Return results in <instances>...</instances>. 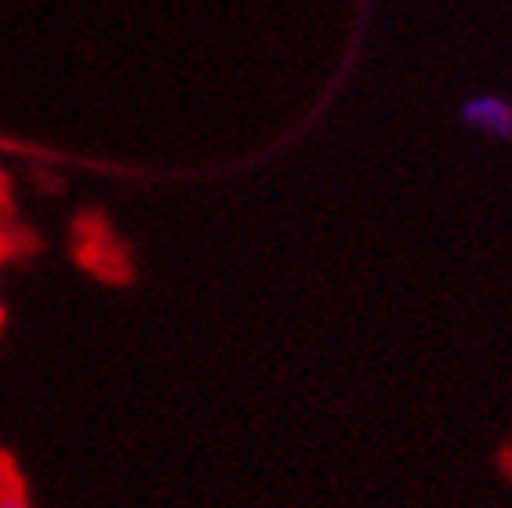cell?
Wrapping results in <instances>:
<instances>
[{
    "mask_svg": "<svg viewBox=\"0 0 512 508\" xmlns=\"http://www.w3.org/2000/svg\"><path fill=\"white\" fill-rule=\"evenodd\" d=\"M73 258L80 269H88L91 276H99L106 284H128L135 276L128 247L120 244V236L113 233V225L99 211L80 215L73 225Z\"/></svg>",
    "mask_w": 512,
    "mask_h": 508,
    "instance_id": "obj_1",
    "label": "cell"
},
{
    "mask_svg": "<svg viewBox=\"0 0 512 508\" xmlns=\"http://www.w3.org/2000/svg\"><path fill=\"white\" fill-rule=\"evenodd\" d=\"M462 120L476 135L512 138V106L502 95H476L462 106Z\"/></svg>",
    "mask_w": 512,
    "mask_h": 508,
    "instance_id": "obj_2",
    "label": "cell"
},
{
    "mask_svg": "<svg viewBox=\"0 0 512 508\" xmlns=\"http://www.w3.org/2000/svg\"><path fill=\"white\" fill-rule=\"evenodd\" d=\"M22 483V476H19V469H15V461L0 450V494H8L11 487H19Z\"/></svg>",
    "mask_w": 512,
    "mask_h": 508,
    "instance_id": "obj_3",
    "label": "cell"
},
{
    "mask_svg": "<svg viewBox=\"0 0 512 508\" xmlns=\"http://www.w3.org/2000/svg\"><path fill=\"white\" fill-rule=\"evenodd\" d=\"M0 508H30V498H26V483L11 487L8 494H0Z\"/></svg>",
    "mask_w": 512,
    "mask_h": 508,
    "instance_id": "obj_4",
    "label": "cell"
},
{
    "mask_svg": "<svg viewBox=\"0 0 512 508\" xmlns=\"http://www.w3.org/2000/svg\"><path fill=\"white\" fill-rule=\"evenodd\" d=\"M11 251H15V244H11V236L4 233V225H0V262H4V258H8Z\"/></svg>",
    "mask_w": 512,
    "mask_h": 508,
    "instance_id": "obj_5",
    "label": "cell"
},
{
    "mask_svg": "<svg viewBox=\"0 0 512 508\" xmlns=\"http://www.w3.org/2000/svg\"><path fill=\"white\" fill-rule=\"evenodd\" d=\"M0 207H8V182H4V175H0Z\"/></svg>",
    "mask_w": 512,
    "mask_h": 508,
    "instance_id": "obj_6",
    "label": "cell"
},
{
    "mask_svg": "<svg viewBox=\"0 0 512 508\" xmlns=\"http://www.w3.org/2000/svg\"><path fill=\"white\" fill-rule=\"evenodd\" d=\"M0 327H4V305H0Z\"/></svg>",
    "mask_w": 512,
    "mask_h": 508,
    "instance_id": "obj_7",
    "label": "cell"
}]
</instances>
